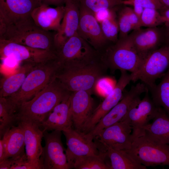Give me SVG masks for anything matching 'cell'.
Instances as JSON below:
<instances>
[{
    "instance_id": "cell-1",
    "label": "cell",
    "mask_w": 169,
    "mask_h": 169,
    "mask_svg": "<svg viewBox=\"0 0 169 169\" xmlns=\"http://www.w3.org/2000/svg\"><path fill=\"white\" fill-rule=\"evenodd\" d=\"M71 93L55 77L33 98L17 106L19 122L22 120H29L40 125L54 107L69 97Z\"/></svg>"
},
{
    "instance_id": "cell-2",
    "label": "cell",
    "mask_w": 169,
    "mask_h": 169,
    "mask_svg": "<svg viewBox=\"0 0 169 169\" xmlns=\"http://www.w3.org/2000/svg\"><path fill=\"white\" fill-rule=\"evenodd\" d=\"M54 35L38 26L31 16L0 24V39L33 48L56 51Z\"/></svg>"
},
{
    "instance_id": "cell-3",
    "label": "cell",
    "mask_w": 169,
    "mask_h": 169,
    "mask_svg": "<svg viewBox=\"0 0 169 169\" xmlns=\"http://www.w3.org/2000/svg\"><path fill=\"white\" fill-rule=\"evenodd\" d=\"M108 69L100 58L85 64L61 65L55 77L71 92L85 90L92 94Z\"/></svg>"
},
{
    "instance_id": "cell-4",
    "label": "cell",
    "mask_w": 169,
    "mask_h": 169,
    "mask_svg": "<svg viewBox=\"0 0 169 169\" xmlns=\"http://www.w3.org/2000/svg\"><path fill=\"white\" fill-rule=\"evenodd\" d=\"M131 148L125 151L147 166H169V145L163 143L142 129L131 134Z\"/></svg>"
},
{
    "instance_id": "cell-5",
    "label": "cell",
    "mask_w": 169,
    "mask_h": 169,
    "mask_svg": "<svg viewBox=\"0 0 169 169\" xmlns=\"http://www.w3.org/2000/svg\"><path fill=\"white\" fill-rule=\"evenodd\" d=\"M60 66L56 59L35 64L28 73L20 89L7 98L17 106L31 100L50 83Z\"/></svg>"
},
{
    "instance_id": "cell-6",
    "label": "cell",
    "mask_w": 169,
    "mask_h": 169,
    "mask_svg": "<svg viewBox=\"0 0 169 169\" xmlns=\"http://www.w3.org/2000/svg\"><path fill=\"white\" fill-rule=\"evenodd\" d=\"M103 51L100 53L101 59L112 72L119 70L134 73L143 61L136 49L131 34L119 38Z\"/></svg>"
},
{
    "instance_id": "cell-7",
    "label": "cell",
    "mask_w": 169,
    "mask_h": 169,
    "mask_svg": "<svg viewBox=\"0 0 169 169\" xmlns=\"http://www.w3.org/2000/svg\"><path fill=\"white\" fill-rule=\"evenodd\" d=\"M169 69V44L158 48L143 61L136 71L131 74L132 81L140 80L148 90L156 84V81Z\"/></svg>"
},
{
    "instance_id": "cell-8",
    "label": "cell",
    "mask_w": 169,
    "mask_h": 169,
    "mask_svg": "<svg viewBox=\"0 0 169 169\" xmlns=\"http://www.w3.org/2000/svg\"><path fill=\"white\" fill-rule=\"evenodd\" d=\"M147 88L143 83H138L132 86L124 93L119 102L105 115L88 133L84 134L88 139L93 141L104 129L120 121L125 116L133 102L145 93Z\"/></svg>"
},
{
    "instance_id": "cell-9",
    "label": "cell",
    "mask_w": 169,
    "mask_h": 169,
    "mask_svg": "<svg viewBox=\"0 0 169 169\" xmlns=\"http://www.w3.org/2000/svg\"><path fill=\"white\" fill-rule=\"evenodd\" d=\"M56 54L60 65L87 64L100 59V53L77 33L69 39Z\"/></svg>"
},
{
    "instance_id": "cell-10",
    "label": "cell",
    "mask_w": 169,
    "mask_h": 169,
    "mask_svg": "<svg viewBox=\"0 0 169 169\" xmlns=\"http://www.w3.org/2000/svg\"><path fill=\"white\" fill-rule=\"evenodd\" d=\"M1 59H13L34 64L57 58L56 52L40 49L0 39Z\"/></svg>"
},
{
    "instance_id": "cell-11",
    "label": "cell",
    "mask_w": 169,
    "mask_h": 169,
    "mask_svg": "<svg viewBox=\"0 0 169 169\" xmlns=\"http://www.w3.org/2000/svg\"><path fill=\"white\" fill-rule=\"evenodd\" d=\"M43 131L45 145L41 158L43 169H69L72 168L69 163L61 140V131Z\"/></svg>"
},
{
    "instance_id": "cell-12",
    "label": "cell",
    "mask_w": 169,
    "mask_h": 169,
    "mask_svg": "<svg viewBox=\"0 0 169 169\" xmlns=\"http://www.w3.org/2000/svg\"><path fill=\"white\" fill-rule=\"evenodd\" d=\"M120 75L115 87L103 101L95 109L84 125V129L90 131L101 118L116 105L123 97L124 90L132 81L131 74L120 71Z\"/></svg>"
},
{
    "instance_id": "cell-13",
    "label": "cell",
    "mask_w": 169,
    "mask_h": 169,
    "mask_svg": "<svg viewBox=\"0 0 169 169\" xmlns=\"http://www.w3.org/2000/svg\"><path fill=\"white\" fill-rule=\"evenodd\" d=\"M79 5L80 17L77 34L100 53L108 42L93 14Z\"/></svg>"
},
{
    "instance_id": "cell-14",
    "label": "cell",
    "mask_w": 169,
    "mask_h": 169,
    "mask_svg": "<svg viewBox=\"0 0 169 169\" xmlns=\"http://www.w3.org/2000/svg\"><path fill=\"white\" fill-rule=\"evenodd\" d=\"M148 89L142 99H136L131 105L122 120L127 121L132 128V132L142 129L154 118L157 106L151 98Z\"/></svg>"
},
{
    "instance_id": "cell-15",
    "label": "cell",
    "mask_w": 169,
    "mask_h": 169,
    "mask_svg": "<svg viewBox=\"0 0 169 169\" xmlns=\"http://www.w3.org/2000/svg\"><path fill=\"white\" fill-rule=\"evenodd\" d=\"M65 13L59 30L54 34V42L56 51L59 49L70 38L77 33L80 17L78 0H66Z\"/></svg>"
},
{
    "instance_id": "cell-16",
    "label": "cell",
    "mask_w": 169,
    "mask_h": 169,
    "mask_svg": "<svg viewBox=\"0 0 169 169\" xmlns=\"http://www.w3.org/2000/svg\"><path fill=\"white\" fill-rule=\"evenodd\" d=\"M18 123L23 129L25 153L28 161L36 166L38 169H43L41 158L43 150L41 141L43 131L38 124L33 121L22 120Z\"/></svg>"
},
{
    "instance_id": "cell-17",
    "label": "cell",
    "mask_w": 169,
    "mask_h": 169,
    "mask_svg": "<svg viewBox=\"0 0 169 169\" xmlns=\"http://www.w3.org/2000/svg\"><path fill=\"white\" fill-rule=\"evenodd\" d=\"M65 136L67 148L66 155L69 163L73 168V163L78 157L99 154L96 144L86 138L81 131L73 127L62 131Z\"/></svg>"
},
{
    "instance_id": "cell-18",
    "label": "cell",
    "mask_w": 169,
    "mask_h": 169,
    "mask_svg": "<svg viewBox=\"0 0 169 169\" xmlns=\"http://www.w3.org/2000/svg\"><path fill=\"white\" fill-rule=\"evenodd\" d=\"M132 130L129 123L122 120L103 130L96 137L102 144L115 149L125 151L131 146Z\"/></svg>"
},
{
    "instance_id": "cell-19",
    "label": "cell",
    "mask_w": 169,
    "mask_h": 169,
    "mask_svg": "<svg viewBox=\"0 0 169 169\" xmlns=\"http://www.w3.org/2000/svg\"><path fill=\"white\" fill-rule=\"evenodd\" d=\"M91 94L88 91L79 90L72 92L70 95V109L73 126L81 132L95 109Z\"/></svg>"
},
{
    "instance_id": "cell-20",
    "label": "cell",
    "mask_w": 169,
    "mask_h": 169,
    "mask_svg": "<svg viewBox=\"0 0 169 169\" xmlns=\"http://www.w3.org/2000/svg\"><path fill=\"white\" fill-rule=\"evenodd\" d=\"M41 4L39 0H0V24L29 17Z\"/></svg>"
},
{
    "instance_id": "cell-21",
    "label": "cell",
    "mask_w": 169,
    "mask_h": 169,
    "mask_svg": "<svg viewBox=\"0 0 169 169\" xmlns=\"http://www.w3.org/2000/svg\"><path fill=\"white\" fill-rule=\"evenodd\" d=\"M65 13L64 5L53 8L41 4L32 12L31 16L35 23L43 29L58 31Z\"/></svg>"
},
{
    "instance_id": "cell-22",
    "label": "cell",
    "mask_w": 169,
    "mask_h": 169,
    "mask_svg": "<svg viewBox=\"0 0 169 169\" xmlns=\"http://www.w3.org/2000/svg\"><path fill=\"white\" fill-rule=\"evenodd\" d=\"M69 96L56 105L46 120L40 124V127L43 131H62L73 127Z\"/></svg>"
},
{
    "instance_id": "cell-23",
    "label": "cell",
    "mask_w": 169,
    "mask_h": 169,
    "mask_svg": "<svg viewBox=\"0 0 169 169\" xmlns=\"http://www.w3.org/2000/svg\"><path fill=\"white\" fill-rule=\"evenodd\" d=\"M134 30L131 34L133 44L143 60L150 53L157 49L161 34L156 27Z\"/></svg>"
},
{
    "instance_id": "cell-24",
    "label": "cell",
    "mask_w": 169,
    "mask_h": 169,
    "mask_svg": "<svg viewBox=\"0 0 169 169\" xmlns=\"http://www.w3.org/2000/svg\"><path fill=\"white\" fill-rule=\"evenodd\" d=\"M0 139L3 140L5 149V159L20 157L26 154L24 131L19 123L12 127Z\"/></svg>"
},
{
    "instance_id": "cell-25",
    "label": "cell",
    "mask_w": 169,
    "mask_h": 169,
    "mask_svg": "<svg viewBox=\"0 0 169 169\" xmlns=\"http://www.w3.org/2000/svg\"><path fill=\"white\" fill-rule=\"evenodd\" d=\"M152 120L142 129L161 142L169 145V115L162 108L157 106Z\"/></svg>"
},
{
    "instance_id": "cell-26",
    "label": "cell",
    "mask_w": 169,
    "mask_h": 169,
    "mask_svg": "<svg viewBox=\"0 0 169 169\" xmlns=\"http://www.w3.org/2000/svg\"><path fill=\"white\" fill-rule=\"evenodd\" d=\"M36 64L24 62L17 72L7 78L1 84L0 97H10L21 88L28 73Z\"/></svg>"
},
{
    "instance_id": "cell-27",
    "label": "cell",
    "mask_w": 169,
    "mask_h": 169,
    "mask_svg": "<svg viewBox=\"0 0 169 169\" xmlns=\"http://www.w3.org/2000/svg\"><path fill=\"white\" fill-rule=\"evenodd\" d=\"M111 162V169H146L147 167L135 160L125 150L114 149L102 144Z\"/></svg>"
},
{
    "instance_id": "cell-28",
    "label": "cell",
    "mask_w": 169,
    "mask_h": 169,
    "mask_svg": "<svg viewBox=\"0 0 169 169\" xmlns=\"http://www.w3.org/2000/svg\"><path fill=\"white\" fill-rule=\"evenodd\" d=\"M17 107L13 105L7 97H0V137L13 126L18 125L19 120Z\"/></svg>"
},
{
    "instance_id": "cell-29",
    "label": "cell",
    "mask_w": 169,
    "mask_h": 169,
    "mask_svg": "<svg viewBox=\"0 0 169 169\" xmlns=\"http://www.w3.org/2000/svg\"><path fill=\"white\" fill-rule=\"evenodd\" d=\"M148 90L156 106L162 108L169 115V69L160 82Z\"/></svg>"
},
{
    "instance_id": "cell-30",
    "label": "cell",
    "mask_w": 169,
    "mask_h": 169,
    "mask_svg": "<svg viewBox=\"0 0 169 169\" xmlns=\"http://www.w3.org/2000/svg\"><path fill=\"white\" fill-rule=\"evenodd\" d=\"M107 156L105 150L98 154L89 155L77 157L73 163V168L76 169H111L110 165L105 162Z\"/></svg>"
},
{
    "instance_id": "cell-31",
    "label": "cell",
    "mask_w": 169,
    "mask_h": 169,
    "mask_svg": "<svg viewBox=\"0 0 169 169\" xmlns=\"http://www.w3.org/2000/svg\"><path fill=\"white\" fill-rule=\"evenodd\" d=\"M114 8L112 9L109 16L100 24L103 33L108 42L114 43L118 40L119 28L117 15Z\"/></svg>"
},
{
    "instance_id": "cell-32",
    "label": "cell",
    "mask_w": 169,
    "mask_h": 169,
    "mask_svg": "<svg viewBox=\"0 0 169 169\" xmlns=\"http://www.w3.org/2000/svg\"><path fill=\"white\" fill-rule=\"evenodd\" d=\"M79 5L93 13L123 4V0H78Z\"/></svg>"
},
{
    "instance_id": "cell-33",
    "label": "cell",
    "mask_w": 169,
    "mask_h": 169,
    "mask_svg": "<svg viewBox=\"0 0 169 169\" xmlns=\"http://www.w3.org/2000/svg\"><path fill=\"white\" fill-rule=\"evenodd\" d=\"M141 27H156L163 23L161 15L158 10L145 8L140 17Z\"/></svg>"
},
{
    "instance_id": "cell-34",
    "label": "cell",
    "mask_w": 169,
    "mask_h": 169,
    "mask_svg": "<svg viewBox=\"0 0 169 169\" xmlns=\"http://www.w3.org/2000/svg\"><path fill=\"white\" fill-rule=\"evenodd\" d=\"M117 18L120 38L125 37L128 35V33L130 31L132 30L126 7L123 8L120 11L117 15Z\"/></svg>"
},
{
    "instance_id": "cell-35",
    "label": "cell",
    "mask_w": 169,
    "mask_h": 169,
    "mask_svg": "<svg viewBox=\"0 0 169 169\" xmlns=\"http://www.w3.org/2000/svg\"><path fill=\"white\" fill-rule=\"evenodd\" d=\"M127 13L132 30L140 28L141 27L140 18L134 11L133 8L126 7Z\"/></svg>"
},
{
    "instance_id": "cell-36",
    "label": "cell",
    "mask_w": 169,
    "mask_h": 169,
    "mask_svg": "<svg viewBox=\"0 0 169 169\" xmlns=\"http://www.w3.org/2000/svg\"><path fill=\"white\" fill-rule=\"evenodd\" d=\"M123 4L132 6L135 13L140 18L141 16L144 9L142 6L141 0H123Z\"/></svg>"
},
{
    "instance_id": "cell-37",
    "label": "cell",
    "mask_w": 169,
    "mask_h": 169,
    "mask_svg": "<svg viewBox=\"0 0 169 169\" xmlns=\"http://www.w3.org/2000/svg\"><path fill=\"white\" fill-rule=\"evenodd\" d=\"M141 3L144 8H150L158 10H161L163 8L159 0H141Z\"/></svg>"
},
{
    "instance_id": "cell-38",
    "label": "cell",
    "mask_w": 169,
    "mask_h": 169,
    "mask_svg": "<svg viewBox=\"0 0 169 169\" xmlns=\"http://www.w3.org/2000/svg\"><path fill=\"white\" fill-rule=\"evenodd\" d=\"M112 8L101 10L93 14L96 20L100 23L109 16Z\"/></svg>"
},
{
    "instance_id": "cell-39",
    "label": "cell",
    "mask_w": 169,
    "mask_h": 169,
    "mask_svg": "<svg viewBox=\"0 0 169 169\" xmlns=\"http://www.w3.org/2000/svg\"><path fill=\"white\" fill-rule=\"evenodd\" d=\"M42 4L56 6L64 5L66 0H39Z\"/></svg>"
},
{
    "instance_id": "cell-40",
    "label": "cell",
    "mask_w": 169,
    "mask_h": 169,
    "mask_svg": "<svg viewBox=\"0 0 169 169\" xmlns=\"http://www.w3.org/2000/svg\"><path fill=\"white\" fill-rule=\"evenodd\" d=\"M160 13L164 22L166 26H169V8H163Z\"/></svg>"
},
{
    "instance_id": "cell-41",
    "label": "cell",
    "mask_w": 169,
    "mask_h": 169,
    "mask_svg": "<svg viewBox=\"0 0 169 169\" xmlns=\"http://www.w3.org/2000/svg\"><path fill=\"white\" fill-rule=\"evenodd\" d=\"M5 149L2 139L0 140V162L5 159Z\"/></svg>"
},
{
    "instance_id": "cell-42",
    "label": "cell",
    "mask_w": 169,
    "mask_h": 169,
    "mask_svg": "<svg viewBox=\"0 0 169 169\" xmlns=\"http://www.w3.org/2000/svg\"><path fill=\"white\" fill-rule=\"evenodd\" d=\"M163 8H169V0H159Z\"/></svg>"
},
{
    "instance_id": "cell-43",
    "label": "cell",
    "mask_w": 169,
    "mask_h": 169,
    "mask_svg": "<svg viewBox=\"0 0 169 169\" xmlns=\"http://www.w3.org/2000/svg\"><path fill=\"white\" fill-rule=\"evenodd\" d=\"M166 44H169V26H166Z\"/></svg>"
}]
</instances>
